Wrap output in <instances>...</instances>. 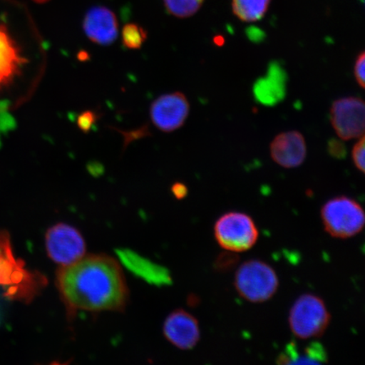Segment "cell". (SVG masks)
<instances>
[{"label":"cell","instance_id":"1","mask_svg":"<svg viewBox=\"0 0 365 365\" xmlns=\"http://www.w3.org/2000/svg\"><path fill=\"white\" fill-rule=\"evenodd\" d=\"M56 284L68 312L73 314L79 310L121 312L129 296L120 264L103 254L85 255L61 267Z\"/></svg>","mask_w":365,"mask_h":365},{"label":"cell","instance_id":"2","mask_svg":"<svg viewBox=\"0 0 365 365\" xmlns=\"http://www.w3.org/2000/svg\"><path fill=\"white\" fill-rule=\"evenodd\" d=\"M235 286L242 298L251 303H263L277 293L279 281L275 270L259 259H250L235 273Z\"/></svg>","mask_w":365,"mask_h":365},{"label":"cell","instance_id":"3","mask_svg":"<svg viewBox=\"0 0 365 365\" xmlns=\"http://www.w3.org/2000/svg\"><path fill=\"white\" fill-rule=\"evenodd\" d=\"M322 220L325 230L336 239H349L363 230L365 223L364 209L348 196L332 198L323 205Z\"/></svg>","mask_w":365,"mask_h":365},{"label":"cell","instance_id":"4","mask_svg":"<svg viewBox=\"0 0 365 365\" xmlns=\"http://www.w3.org/2000/svg\"><path fill=\"white\" fill-rule=\"evenodd\" d=\"M330 322L331 314L325 302L312 294L301 295L290 309V329L299 339L322 336L329 327Z\"/></svg>","mask_w":365,"mask_h":365},{"label":"cell","instance_id":"5","mask_svg":"<svg viewBox=\"0 0 365 365\" xmlns=\"http://www.w3.org/2000/svg\"><path fill=\"white\" fill-rule=\"evenodd\" d=\"M214 235L222 249L240 253L257 244L259 232L252 217L243 212H231L217 219Z\"/></svg>","mask_w":365,"mask_h":365},{"label":"cell","instance_id":"6","mask_svg":"<svg viewBox=\"0 0 365 365\" xmlns=\"http://www.w3.org/2000/svg\"><path fill=\"white\" fill-rule=\"evenodd\" d=\"M29 62L8 26L0 22V112L10 106L4 95L16 83Z\"/></svg>","mask_w":365,"mask_h":365},{"label":"cell","instance_id":"7","mask_svg":"<svg viewBox=\"0 0 365 365\" xmlns=\"http://www.w3.org/2000/svg\"><path fill=\"white\" fill-rule=\"evenodd\" d=\"M46 249L53 262L66 267L79 261L86 255V242L74 227L58 223L49 228L46 235Z\"/></svg>","mask_w":365,"mask_h":365},{"label":"cell","instance_id":"8","mask_svg":"<svg viewBox=\"0 0 365 365\" xmlns=\"http://www.w3.org/2000/svg\"><path fill=\"white\" fill-rule=\"evenodd\" d=\"M0 285L6 287V296L9 298L26 299L33 294L34 277L16 261L10 238L3 231L0 232Z\"/></svg>","mask_w":365,"mask_h":365},{"label":"cell","instance_id":"9","mask_svg":"<svg viewBox=\"0 0 365 365\" xmlns=\"http://www.w3.org/2000/svg\"><path fill=\"white\" fill-rule=\"evenodd\" d=\"M331 123L336 134L344 140L364 135L365 105L363 99L346 97L336 100L331 108Z\"/></svg>","mask_w":365,"mask_h":365},{"label":"cell","instance_id":"10","mask_svg":"<svg viewBox=\"0 0 365 365\" xmlns=\"http://www.w3.org/2000/svg\"><path fill=\"white\" fill-rule=\"evenodd\" d=\"M189 113L188 99L181 93L161 96L155 100L150 109L154 125L168 133L184 125Z\"/></svg>","mask_w":365,"mask_h":365},{"label":"cell","instance_id":"11","mask_svg":"<svg viewBox=\"0 0 365 365\" xmlns=\"http://www.w3.org/2000/svg\"><path fill=\"white\" fill-rule=\"evenodd\" d=\"M163 333L173 345L182 350L192 349L200 337L197 319L182 309L175 310L168 317Z\"/></svg>","mask_w":365,"mask_h":365},{"label":"cell","instance_id":"12","mask_svg":"<svg viewBox=\"0 0 365 365\" xmlns=\"http://www.w3.org/2000/svg\"><path fill=\"white\" fill-rule=\"evenodd\" d=\"M274 162L285 168L299 167L307 155V143L299 131L282 132L273 139L270 145Z\"/></svg>","mask_w":365,"mask_h":365},{"label":"cell","instance_id":"13","mask_svg":"<svg viewBox=\"0 0 365 365\" xmlns=\"http://www.w3.org/2000/svg\"><path fill=\"white\" fill-rule=\"evenodd\" d=\"M83 29L91 42L103 46L110 45L118 34L115 14L103 6L91 8L84 18Z\"/></svg>","mask_w":365,"mask_h":365},{"label":"cell","instance_id":"14","mask_svg":"<svg viewBox=\"0 0 365 365\" xmlns=\"http://www.w3.org/2000/svg\"><path fill=\"white\" fill-rule=\"evenodd\" d=\"M286 75L277 63H272L267 77L257 81L254 86V95L259 103L274 105L282 101L285 95Z\"/></svg>","mask_w":365,"mask_h":365},{"label":"cell","instance_id":"15","mask_svg":"<svg viewBox=\"0 0 365 365\" xmlns=\"http://www.w3.org/2000/svg\"><path fill=\"white\" fill-rule=\"evenodd\" d=\"M271 0H232V10L242 21L262 20L268 11Z\"/></svg>","mask_w":365,"mask_h":365},{"label":"cell","instance_id":"16","mask_svg":"<svg viewBox=\"0 0 365 365\" xmlns=\"http://www.w3.org/2000/svg\"><path fill=\"white\" fill-rule=\"evenodd\" d=\"M168 13L179 18L192 16L202 6L204 0H163Z\"/></svg>","mask_w":365,"mask_h":365},{"label":"cell","instance_id":"17","mask_svg":"<svg viewBox=\"0 0 365 365\" xmlns=\"http://www.w3.org/2000/svg\"><path fill=\"white\" fill-rule=\"evenodd\" d=\"M148 38V33L135 23L126 24L122 31L123 44L129 49H139Z\"/></svg>","mask_w":365,"mask_h":365},{"label":"cell","instance_id":"18","mask_svg":"<svg viewBox=\"0 0 365 365\" xmlns=\"http://www.w3.org/2000/svg\"><path fill=\"white\" fill-rule=\"evenodd\" d=\"M327 359L325 348L319 342H313L305 349L300 364H323L327 362Z\"/></svg>","mask_w":365,"mask_h":365},{"label":"cell","instance_id":"19","mask_svg":"<svg viewBox=\"0 0 365 365\" xmlns=\"http://www.w3.org/2000/svg\"><path fill=\"white\" fill-rule=\"evenodd\" d=\"M364 150H365V138L364 135L360 136L359 141L354 145L352 150L353 162L357 170L364 173L365 162H364Z\"/></svg>","mask_w":365,"mask_h":365},{"label":"cell","instance_id":"20","mask_svg":"<svg viewBox=\"0 0 365 365\" xmlns=\"http://www.w3.org/2000/svg\"><path fill=\"white\" fill-rule=\"evenodd\" d=\"M354 76L361 88H365V53L362 51L356 58L354 65Z\"/></svg>","mask_w":365,"mask_h":365},{"label":"cell","instance_id":"21","mask_svg":"<svg viewBox=\"0 0 365 365\" xmlns=\"http://www.w3.org/2000/svg\"><path fill=\"white\" fill-rule=\"evenodd\" d=\"M96 122V114L91 111H85L77 118V125L84 133H88Z\"/></svg>","mask_w":365,"mask_h":365},{"label":"cell","instance_id":"22","mask_svg":"<svg viewBox=\"0 0 365 365\" xmlns=\"http://www.w3.org/2000/svg\"><path fill=\"white\" fill-rule=\"evenodd\" d=\"M327 150L331 157L337 159L344 158L346 155V145L339 140H331L328 143Z\"/></svg>","mask_w":365,"mask_h":365},{"label":"cell","instance_id":"23","mask_svg":"<svg viewBox=\"0 0 365 365\" xmlns=\"http://www.w3.org/2000/svg\"><path fill=\"white\" fill-rule=\"evenodd\" d=\"M173 193L175 194L177 198L182 199L188 193V189L184 184L180 182H176L173 185L172 188Z\"/></svg>","mask_w":365,"mask_h":365},{"label":"cell","instance_id":"24","mask_svg":"<svg viewBox=\"0 0 365 365\" xmlns=\"http://www.w3.org/2000/svg\"><path fill=\"white\" fill-rule=\"evenodd\" d=\"M34 1L36 3L43 4V3L48 1V0H34Z\"/></svg>","mask_w":365,"mask_h":365}]
</instances>
